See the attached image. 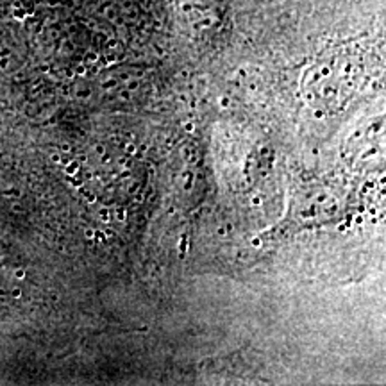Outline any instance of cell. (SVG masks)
<instances>
[{
    "instance_id": "8fae6325",
    "label": "cell",
    "mask_w": 386,
    "mask_h": 386,
    "mask_svg": "<svg viewBox=\"0 0 386 386\" xmlns=\"http://www.w3.org/2000/svg\"><path fill=\"white\" fill-rule=\"evenodd\" d=\"M218 104H220V107H223V109H227L231 102H229V99H227V97H222V99L218 100Z\"/></svg>"
},
{
    "instance_id": "7a4b0ae2",
    "label": "cell",
    "mask_w": 386,
    "mask_h": 386,
    "mask_svg": "<svg viewBox=\"0 0 386 386\" xmlns=\"http://www.w3.org/2000/svg\"><path fill=\"white\" fill-rule=\"evenodd\" d=\"M99 216H100V220H102V222H105V223L111 220V214H109L107 208H100V209H99Z\"/></svg>"
},
{
    "instance_id": "9c48e42d",
    "label": "cell",
    "mask_w": 386,
    "mask_h": 386,
    "mask_svg": "<svg viewBox=\"0 0 386 386\" xmlns=\"http://www.w3.org/2000/svg\"><path fill=\"white\" fill-rule=\"evenodd\" d=\"M184 131L186 132H195V123L193 122H186L184 123Z\"/></svg>"
},
{
    "instance_id": "ac0fdd59",
    "label": "cell",
    "mask_w": 386,
    "mask_h": 386,
    "mask_svg": "<svg viewBox=\"0 0 386 386\" xmlns=\"http://www.w3.org/2000/svg\"><path fill=\"white\" fill-rule=\"evenodd\" d=\"M86 200H88L90 204H93V202L97 200V197H95V195H90V193H86Z\"/></svg>"
},
{
    "instance_id": "7c38bea8",
    "label": "cell",
    "mask_w": 386,
    "mask_h": 386,
    "mask_svg": "<svg viewBox=\"0 0 386 386\" xmlns=\"http://www.w3.org/2000/svg\"><path fill=\"white\" fill-rule=\"evenodd\" d=\"M50 161H52V163H56V165H59V163H61V154L54 152V154L50 156Z\"/></svg>"
},
{
    "instance_id": "6da1fadb",
    "label": "cell",
    "mask_w": 386,
    "mask_h": 386,
    "mask_svg": "<svg viewBox=\"0 0 386 386\" xmlns=\"http://www.w3.org/2000/svg\"><path fill=\"white\" fill-rule=\"evenodd\" d=\"M79 170H81V163H79L77 159H73V161H68V163L65 165V174H66L68 177L77 175V174H79Z\"/></svg>"
},
{
    "instance_id": "4fadbf2b",
    "label": "cell",
    "mask_w": 386,
    "mask_h": 386,
    "mask_svg": "<svg viewBox=\"0 0 386 386\" xmlns=\"http://www.w3.org/2000/svg\"><path fill=\"white\" fill-rule=\"evenodd\" d=\"M327 199H329L327 193H320V195L316 197V202H318V204H324V202H327Z\"/></svg>"
},
{
    "instance_id": "d6986e66",
    "label": "cell",
    "mask_w": 386,
    "mask_h": 386,
    "mask_svg": "<svg viewBox=\"0 0 386 386\" xmlns=\"http://www.w3.org/2000/svg\"><path fill=\"white\" fill-rule=\"evenodd\" d=\"M320 73H322V75H324V77H327V75H329V73H331V70H329V66H324V68H322V70H320Z\"/></svg>"
},
{
    "instance_id": "9a60e30c",
    "label": "cell",
    "mask_w": 386,
    "mask_h": 386,
    "mask_svg": "<svg viewBox=\"0 0 386 386\" xmlns=\"http://www.w3.org/2000/svg\"><path fill=\"white\" fill-rule=\"evenodd\" d=\"M315 118H316V120H324V118H325V113H324V111H320V109H316V111H315Z\"/></svg>"
},
{
    "instance_id": "5bb4252c",
    "label": "cell",
    "mask_w": 386,
    "mask_h": 386,
    "mask_svg": "<svg viewBox=\"0 0 386 386\" xmlns=\"http://www.w3.org/2000/svg\"><path fill=\"white\" fill-rule=\"evenodd\" d=\"M125 150H127V154H131V156H134V154H136V150H138V148H136V147H134V145H132V143H129V145H127V147H125Z\"/></svg>"
},
{
    "instance_id": "ba28073f",
    "label": "cell",
    "mask_w": 386,
    "mask_h": 386,
    "mask_svg": "<svg viewBox=\"0 0 386 386\" xmlns=\"http://www.w3.org/2000/svg\"><path fill=\"white\" fill-rule=\"evenodd\" d=\"M250 245L254 247V248H259V247L263 245V242H261V238H257V236H256V238H252V240H250Z\"/></svg>"
},
{
    "instance_id": "277c9868",
    "label": "cell",
    "mask_w": 386,
    "mask_h": 386,
    "mask_svg": "<svg viewBox=\"0 0 386 386\" xmlns=\"http://www.w3.org/2000/svg\"><path fill=\"white\" fill-rule=\"evenodd\" d=\"M84 238L86 240H95V229H91V227H88V229H84Z\"/></svg>"
},
{
    "instance_id": "52a82bcc",
    "label": "cell",
    "mask_w": 386,
    "mask_h": 386,
    "mask_svg": "<svg viewBox=\"0 0 386 386\" xmlns=\"http://www.w3.org/2000/svg\"><path fill=\"white\" fill-rule=\"evenodd\" d=\"M352 223H356V225H363V223H365V216H363V214H356V216L352 218Z\"/></svg>"
},
{
    "instance_id": "cb8c5ba5",
    "label": "cell",
    "mask_w": 386,
    "mask_h": 386,
    "mask_svg": "<svg viewBox=\"0 0 386 386\" xmlns=\"http://www.w3.org/2000/svg\"><path fill=\"white\" fill-rule=\"evenodd\" d=\"M61 150H63V152H70V145H63Z\"/></svg>"
},
{
    "instance_id": "2e32d148",
    "label": "cell",
    "mask_w": 386,
    "mask_h": 386,
    "mask_svg": "<svg viewBox=\"0 0 386 386\" xmlns=\"http://www.w3.org/2000/svg\"><path fill=\"white\" fill-rule=\"evenodd\" d=\"M2 195H5V197H16V195H20L16 190H9V191H4Z\"/></svg>"
},
{
    "instance_id": "3957f363",
    "label": "cell",
    "mask_w": 386,
    "mask_h": 386,
    "mask_svg": "<svg viewBox=\"0 0 386 386\" xmlns=\"http://www.w3.org/2000/svg\"><path fill=\"white\" fill-rule=\"evenodd\" d=\"M125 218H127L125 209H123V208H118V209H116V220H118V222H125Z\"/></svg>"
},
{
    "instance_id": "ffe728a7",
    "label": "cell",
    "mask_w": 386,
    "mask_h": 386,
    "mask_svg": "<svg viewBox=\"0 0 386 386\" xmlns=\"http://www.w3.org/2000/svg\"><path fill=\"white\" fill-rule=\"evenodd\" d=\"M88 61H97V54H95V52H90V54H88Z\"/></svg>"
},
{
    "instance_id": "5b68a950",
    "label": "cell",
    "mask_w": 386,
    "mask_h": 386,
    "mask_svg": "<svg viewBox=\"0 0 386 386\" xmlns=\"http://www.w3.org/2000/svg\"><path fill=\"white\" fill-rule=\"evenodd\" d=\"M250 204H252V206H254V208H259V206H261V204H263V199H261V197H259V195H254V197H252V199H250Z\"/></svg>"
},
{
    "instance_id": "44dd1931",
    "label": "cell",
    "mask_w": 386,
    "mask_h": 386,
    "mask_svg": "<svg viewBox=\"0 0 386 386\" xmlns=\"http://www.w3.org/2000/svg\"><path fill=\"white\" fill-rule=\"evenodd\" d=\"M77 161H79L81 165H84V163L88 161V157H86V156H79V159H77Z\"/></svg>"
},
{
    "instance_id": "7402d4cb",
    "label": "cell",
    "mask_w": 386,
    "mask_h": 386,
    "mask_svg": "<svg viewBox=\"0 0 386 386\" xmlns=\"http://www.w3.org/2000/svg\"><path fill=\"white\" fill-rule=\"evenodd\" d=\"M338 231H340V233H345V231H347V223H342V225H338Z\"/></svg>"
},
{
    "instance_id": "d4e9b609",
    "label": "cell",
    "mask_w": 386,
    "mask_h": 386,
    "mask_svg": "<svg viewBox=\"0 0 386 386\" xmlns=\"http://www.w3.org/2000/svg\"><path fill=\"white\" fill-rule=\"evenodd\" d=\"M97 154H104V147H102V145L97 147Z\"/></svg>"
},
{
    "instance_id": "603a6c76",
    "label": "cell",
    "mask_w": 386,
    "mask_h": 386,
    "mask_svg": "<svg viewBox=\"0 0 386 386\" xmlns=\"http://www.w3.org/2000/svg\"><path fill=\"white\" fill-rule=\"evenodd\" d=\"M77 73H79V75H84V73H86L84 66H77Z\"/></svg>"
},
{
    "instance_id": "484cf974",
    "label": "cell",
    "mask_w": 386,
    "mask_h": 386,
    "mask_svg": "<svg viewBox=\"0 0 386 386\" xmlns=\"http://www.w3.org/2000/svg\"><path fill=\"white\" fill-rule=\"evenodd\" d=\"M216 233H218V234H220V236H225V229H223V227H220V229H218V231H216Z\"/></svg>"
},
{
    "instance_id": "e0dca14e",
    "label": "cell",
    "mask_w": 386,
    "mask_h": 386,
    "mask_svg": "<svg viewBox=\"0 0 386 386\" xmlns=\"http://www.w3.org/2000/svg\"><path fill=\"white\" fill-rule=\"evenodd\" d=\"M11 295H13L14 299H18V297L22 295V290H20V288H13V290H11Z\"/></svg>"
},
{
    "instance_id": "30bf717a",
    "label": "cell",
    "mask_w": 386,
    "mask_h": 386,
    "mask_svg": "<svg viewBox=\"0 0 386 386\" xmlns=\"http://www.w3.org/2000/svg\"><path fill=\"white\" fill-rule=\"evenodd\" d=\"M95 240L104 242V240H105V233H104V231H97V229H95Z\"/></svg>"
},
{
    "instance_id": "8992f818",
    "label": "cell",
    "mask_w": 386,
    "mask_h": 386,
    "mask_svg": "<svg viewBox=\"0 0 386 386\" xmlns=\"http://www.w3.org/2000/svg\"><path fill=\"white\" fill-rule=\"evenodd\" d=\"M14 279H18V281L25 279V270H23V268H16V270H14Z\"/></svg>"
}]
</instances>
